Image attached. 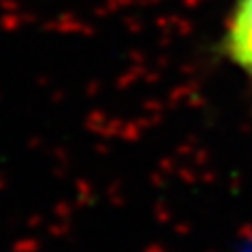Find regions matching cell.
Listing matches in <instances>:
<instances>
[{"mask_svg": "<svg viewBox=\"0 0 252 252\" xmlns=\"http://www.w3.org/2000/svg\"><path fill=\"white\" fill-rule=\"evenodd\" d=\"M223 53L252 76V0H235L223 36Z\"/></svg>", "mask_w": 252, "mask_h": 252, "instance_id": "1", "label": "cell"}]
</instances>
